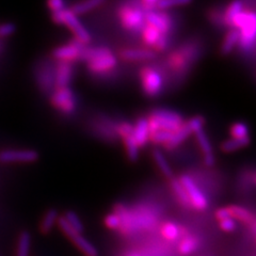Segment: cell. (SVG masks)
Segmentation results:
<instances>
[{"label": "cell", "mask_w": 256, "mask_h": 256, "mask_svg": "<svg viewBox=\"0 0 256 256\" xmlns=\"http://www.w3.org/2000/svg\"><path fill=\"white\" fill-rule=\"evenodd\" d=\"M52 104L57 108L61 114L70 116L74 114L77 106V100L68 86L57 88L52 95Z\"/></svg>", "instance_id": "4"}, {"label": "cell", "mask_w": 256, "mask_h": 256, "mask_svg": "<svg viewBox=\"0 0 256 256\" xmlns=\"http://www.w3.org/2000/svg\"><path fill=\"white\" fill-rule=\"evenodd\" d=\"M171 136H172V132H170L158 130L156 132L150 134V139L153 142H155L156 144H162V143L166 144L171 139Z\"/></svg>", "instance_id": "35"}, {"label": "cell", "mask_w": 256, "mask_h": 256, "mask_svg": "<svg viewBox=\"0 0 256 256\" xmlns=\"http://www.w3.org/2000/svg\"><path fill=\"white\" fill-rule=\"evenodd\" d=\"M171 185H172L174 194H176V196L178 198L180 202L184 206H189V205H191L189 196H188V194H187V191H186L185 188H184V186H182V184L180 182V180H173L171 182Z\"/></svg>", "instance_id": "27"}, {"label": "cell", "mask_w": 256, "mask_h": 256, "mask_svg": "<svg viewBox=\"0 0 256 256\" xmlns=\"http://www.w3.org/2000/svg\"><path fill=\"white\" fill-rule=\"evenodd\" d=\"M160 32L158 29H156L153 26H150V25H146V27L143 28L142 30V36L144 42H146L148 45H152V46H155V44L157 43V41L160 38Z\"/></svg>", "instance_id": "28"}, {"label": "cell", "mask_w": 256, "mask_h": 256, "mask_svg": "<svg viewBox=\"0 0 256 256\" xmlns=\"http://www.w3.org/2000/svg\"><path fill=\"white\" fill-rule=\"evenodd\" d=\"M168 45H169V38L160 36L157 43L155 44V50L158 52H164L168 47Z\"/></svg>", "instance_id": "43"}, {"label": "cell", "mask_w": 256, "mask_h": 256, "mask_svg": "<svg viewBox=\"0 0 256 256\" xmlns=\"http://www.w3.org/2000/svg\"><path fill=\"white\" fill-rule=\"evenodd\" d=\"M116 58L112 54H109L88 63V68L93 75H104L114 70L116 66Z\"/></svg>", "instance_id": "11"}, {"label": "cell", "mask_w": 256, "mask_h": 256, "mask_svg": "<svg viewBox=\"0 0 256 256\" xmlns=\"http://www.w3.org/2000/svg\"><path fill=\"white\" fill-rule=\"evenodd\" d=\"M180 180L184 188L187 191L191 205H194L196 210H205L208 206L207 198L203 194V192L198 188L194 180H192L189 175H182Z\"/></svg>", "instance_id": "9"}, {"label": "cell", "mask_w": 256, "mask_h": 256, "mask_svg": "<svg viewBox=\"0 0 256 256\" xmlns=\"http://www.w3.org/2000/svg\"><path fill=\"white\" fill-rule=\"evenodd\" d=\"M150 134L158 130H166L174 132L184 124L182 118L174 111L166 109H156L152 112L148 118Z\"/></svg>", "instance_id": "1"}, {"label": "cell", "mask_w": 256, "mask_h": 256, "mask_svg": "<svg viewBox=\"0 0 256 256\" xmlns=\"http://www.w3.org/2000/svg\"><path fill=\"white\" fill-rule=\"evenodd\" d=\"M250 141L251 140H250L249 136L244 138H232V139H228L226 142L222 143L221 150L223 152H226V153H230V152H234V150H237L239 148H246V146H249Z\"/></svg>", "instance_id": "20"}, {"label": "cell", "mask_w": 256, "mask_h": 256, "mask_svg": "<svg viewBox=\"0 0 256 256\" xmlns=\"http://www.w3.org/2000/svg\"><path fill=\"white\" fill-rule=\"evenodd\" d=\"M162 233L166 239H169V240H176L180 235L178 226L172 222H168L164 224V226H162Z\"/></svg>", "instance_id": "32"}, {"label": "cell", "mask_w": 256, "mask_h": 256, "mask_svg": "<svg viewBox=\"0 0 256 256\" xmlns=\"http://www.w3.org/2000/svg\"><path fill=\"white\" fill-rule=\"evenodd\" d=\"M118 132L125 137L127 134H132L134 132V126L130 123H122L118 127Z\"/></svg>", "instance_id": "42"}, {"label": "cell", "mask_w": 256, "mask_h": 256, "mask_svg": "<svg viewBox=\"0 0 256 256\" xmlns=\"http://www.w3.org/2000/svg\"><path fill=\"white\" fill-rule=\"evenodd\" d=\"M63 218L68 223V226L76 232H78V233H82L84 230V224L74 212H66Z\"/></svg>", "instance_id": "31"}, {"label": "cell", "mask_w": 256, "mask_h": 256, "mask_svg": "<svg viewBox=\"0 0 256 256\" xmlns=\"http://www.w3.org/2000/svg\"><path fill=\"white\" fill-rule=\"evenodd\" d=\"M79 52L80 50H78L76 47L68 44V45H63L56 48V50L52 52V57L54 59H57L58 61L72 62L73 60L78 59Z\"/></svg>", "instance_id": "17"}, {"label": "cell", "mask_w": 256, "mask_h": 256, "mask_svg": "<svg viewBox=\"0 0 256 256\" xmlns=\"http://www.w3.org/2000/svg\"><path fill=\"white\" fill-rule=\"evenodd\" d=\"M57 222L59 224V228L63 230V233L70 238L72 242L77 246L80 251H82L86 256H98V252L96 250V248L91 242H88L82 234L72 228L68 226V223L66 221V219L63 217L58 218Z\"/></svg>", "instance_id": "6"}, {"label": "cell", "mask_w": 256, "mask_h": 256, "mask_svg": "<svg viewBox=\"0 0 256 256\" xmlns=\"http://www.w3.org/2000/svg\"><path fill=\"white\" fill-rule=\"evenodd\" d=\"M16 30V27L14 24L12 22H6L0 25V36L2 38H6L12 36Z\"/></svg>", "instance_id": "39"}, {"label": "cell", "mask_w": 256, "mask_h": 256, "mask_svg": "<svg viewBox=\"0 0 256 256\" xmlns=\"http://www.w3.org/2000/svg\"><path fill=\"white\" fill-rule=\"evenodd\" d=\"M200 244L198 239L194 236H189L182 240L180 244V252L184 255L190 254L198 249Z\"/></svg>", "instance_id": "29"}, {"label": "cell", "mask_w": 256, "mask_h": 256, "mask_svg": "<svg viewBox=\"0 0 256 256\" xmlns=\"http://www.w3.org/2000/svg\"><path fill=\"white\" fill-rule=\"evenodd\" d=\"M120 56L126 61H150L156 58V52L150 50H124Z\"/></svg>", "instance_id": "14"}, {"label": "cell", "mask_w": 256, "mask_h": 256, "mask_svg": "<svg viewBox=\"0 0 256 256\" xmlns=\"http://www.w3.org/2000/svg\"><path fill=\"white\" fill-rule=\"evenodd\" d=\"M38 159V153L34 150H4L0 152V162L30 164Z\"/></svg>", "instance_id": "8"}, {"label": "cell", "mask_w": 256, "mask_h": 256, "mask_svg": "<svg viewBox=\"0 0 256 256\" xmlns=\"http://www.w3.org/2000/svg\"><path fill=\"white\" fill-rule=\"evenodd\" d=\"M153 157L155 159V162L158 166V168L160 169V171L162 172V174L166 176V178H171L172 176V169L171 166L168 164V160L164 156V154L162 152L155 150L154 153H153Z\"/></svg>", "instance_id": "26"}, {"label": "cell", "mask_w": 256, "mask_h": 256, "mask_svg": "<svg viewBox=\"0 0 256 256\" xmlns=\"http://www.w3.org/2000/svg\"><path fill=\"white\" fill-rule=\"evenodd\" d=\"M216 216L219 220L226 219V218H233L234 220H240L244 223H253L254 222V216L244 207L239 206H230L220 208L216 212Z\"/></svg>", "instance_id": "10"}, {"label": "cell", "mask_w": 256, "mask_h": 256, "mask_svg": "<svg viewBox=\"0 0 256 256\" xmlns=\"http://www.w3.org/2000/svg\"><path fill=\"white\" fill-rule=\"evenodd\" d=\"M31 250V235L29 232L24 230L20 233L18 242L16 256H29Z\"/></svg>", "instance_id": "22"}, {"label": "cell", "mask_w": 256, "mask_h": 256, "mask_svg": "<svg viewBox=\"0 0 256 256\" xmlns=\"http://www.w3.org/2000/svg\"><path fill=\"white\" fill-rule=\"evenodd\" d=\"M132 136L139 148L146 146L148 141L150 140V136L148 118H141L138 120L137 124H136V126L134 127Z\"/></svg>", "instance_id": "15"}, {"label": "cell", "mask_w": 256, "mask_h": 256, "mask_svg": "<svg viewBox=\"0 0 256 256\" xmlns=\"http://www.w3.org/2000/svg\"><path fill=\"white\" fill-rule=\"evenodd\" d=\"M58 212L52 208V210H48L41 221V224H40V230L42 232L43 234H48L54 226V223L58 220Z\"/></svg>", "instance_id": "24"}, {"label": "cell", "mask_w": 256, "mask_h": 256, "mask_svg": "<svg viewBox=\"0 0 256 256\" xmlns=\"http://www.w3.org/2000/svg\"><path fill=\"white\" fill-rule=\"evenodd\" d=\"M220 226L226 232H233L236 228V220L233 218H226L220 220Z\"/></svg>", "instance_id": "41"}, {"label": "cell", "mask_w": 256, "mask_h": 256, "mask_svg": "<svg viewBox=\"0 0 256 256\" xmlns=\"http://www.w3.org/2000/svg\"><path fill=\"white\" fill-rule=\"evenodd\" d=\"M223 16L224 13L219 9H212L210 14H208V18L212 20L214 26L218 27H224V22H223Z\"/></svg>", "instance_id": "36"}, {"label": "cell", "mask_w": 256, "mask_h": 256, "mask_svg": "<svg viewBox=\"0 0 256 256\" xmlns=\"http://www.w3.org/2000/svg\"><path fill=\"white\" fill-rule=\"evenodd\" d=\"M214 156L212 154H208V155H205L204 156V162L207 166H212L214 164Z\"/></svg>", "instance_id": "44"}, {"label": "cell", "mask_w": 256, "mask_h": 256, "mask_svg": "<svg viewBox=\"0 0 256 256\" xmlns=\"http://www.w3.org/2000/svg\"><path fill=\"white\" fill-rule=\"evenodd\" d=\"M130 256H139V255H130Z\"/></svg>", "instance_id": "45"}, {"label": "cell", "mask_w": 256, "mask_h": 256, "mask_svg": "<svg viewBox=\"0 0 256 256\" xmlns=\"http://www.w3.org/2000/svg\"><path fill=\"white\" fill-rule=\"evenodd\" d=\"M52 18L56 24L68 27L75 34V38L79 40L84 45L91 42V34H89V31L84 27L82 24L77 18V16L70 10L64 9L58 12H54L52 14Z\"/></svg>", "instance_id": "2"}, {"label": "cell", "mask_w": 256, "mask_h": 256, "mask_svg": "<svg viewBox=\"0 0 256 256\" xmlns=\"http://www.w3.org/2000/svg\"><path fill=\"white\" fill-rule=\"evenodd\" d=\"M239 42V31L237 29H230L228 34L224 38L223 44L221 46V54L223 56H226L230 54V52L234 50V47Z\"/></svg>", "instance_id": "21"}, {"label": "cell", "mask_w": 256, "mask_h": 256, "mask_svg": "<svg viewBox=\"0 0 256 256\" xmlns=\"http://www.w3.org/2000/svg\"><path fill=\"white\" fill-rule=\"evenodd\" d=\"M47 6L50 8V10L54 13L64 10L66 2H64V0H47Z\"/></svg>", "instance_id": "40"}, {"label": "cell", "mask_w": 256, "mask_h": 256, "mask_svg": "<svg viewBox=\"0 0 256 256\" xmlns=\"http://www.w3.org/2000/svg\"><path fill=\"white\" fill-rule=\"evenodd\" d=\"M38 82L45 93L52 91L54 86H56V68L50 63L45 64L38 72Z\"/></svg>", "instance_id": "12"}, {"label": "cell", "mask_w": 256, "mask_h": 256, "mask_svg": "<svg viewBox=\"0 0 256 256\" xmlns=\"http://www.w3.org/2000/svg\"><path fill=\"white\" fill-rule=\"evenodd\" d=\"M192 2V0H159L156 4V9L158 10H166L170 9L173 6H186Z\"/></svg>", "instance_id": "33"}, {"label": "cell", "mask_w": 256, "mask_h": 256, "mask_svg": "<svg viewBox=\"0 0 256 256\" xmlns=\"http://www.w3.org/2000/svg\"><path fill=\"white\" fill-rule=\"evenodd\" d=\"M120 18H121L123 27L134 34L142 32L146 25V18H144V10L139 6L130 4L123 6L120 9Z\"/></svg>", "instance_id": "3"}, {"label": "cell", "mask_w": 256, "mask_h": 256, "mask_svg": "<svg viewBox=\"0 0 256 256\" xmlns=\"http://www.w3.org/2000/svg\"><path fill=\"white\" fill-rule=\"evenodd\" d=\"M192 134L190 127L187 123H184L178 130L172 132L171 139L166 143V148L168 150H174L178 148L180 143L185 141L189 136Z\"/></svg>", "instance_id": "16"}, {"label": "cell", "mask_w": 256, "mask_h": 256, "mask_svg": "<svg viewBox=\"0 0 256 256\" xmlns=\"http://www.w3.org/2000/svg\"><path fill=\"white\" fill-rule=\"evenodd\" d=\"M105 224L109 228L118 230V228H120V226H121L122 220H121V218H120L118 214H110L107 216L106 219H105Z\"/></svg>", "instance_id": "37"}, {"label": "cell", "mask_w": 256, "mask_h": 256, "mask_svg": "<svg viewBox=\"0 0 256 256\" xmlns=\"http://www.w3.org/2000/svg\"><path fill=\"white\" fill-rule=\"evenodd\" d=\"M192 132H196L198 130H203V126L205 124V120L203 116H194L192 118L189 122H187Z\"/></svg>", "instance_id": "38"}, {"label": "cell", "mask_w": 256, "mask_h": 256, "mask_svg": "<svg viewBox=\"0 0 256 256\" xmlns=\"http://www.w3.org/2000/svg\"><path fill=\"white\" fill-rule=\"evenodd\" d=\"M244 0H234V2L228 6L226 11L224 12V16H223L224 27H228L230 29H233V27H232V22H233V20L240 12L244 11Z\"/></svg>", "instance_id": "19"}, {"label": "cell", "mask_w": 256, "mask_h": 256, "mask_svg": "<svg viewBox=\"0 0 256 256\" xmlns=\"http://www.w3.org/2000/svg\"><path fill=\"white\" fill-rule=\"evenodd\" d=\"M104 2V0H84L82 2H78L72 6L70 11L73 12L76 16L77 15H82L84 13L90 12L96 8L100 6Z\"/></svg>", "instance_id": "23"}, {"label": "cell", "mask_w": 256, "mask_h": 256, "mask_svg": "<svg viewBox=\"0 0 256 256\" xmlns=\"http://www.w3.org/2000/svg\"><path fill=\"white\" fill-rule=\"evenodd\" d=\"M111 54L110 50L106 47H91V48H84V50L79 52L78 60L80 61H86L88 63L94 61L98 58L104 57Z\"/></svg>", "instance_id": "18"}, {"label": "cell", "mask_w": 256, "mask_h": 256, "mask_svg": "<svg viewBox=\"0 0 256 256\" xmlns=\"http://www.w3.org/2000/svg\"><path fill=\"white\" fill-rule=\"evenodd\" d=\"M144 18L150 26H153L159 30L160 34L169 38L173 28V22L170 15L155 10H144Z\"/></svg>", "instance_id": "7"}, {"label": "cell", "mask_w": 256, "mask_h": 256, "mask_svg": "<svg viewBox=\"0 0 256 256\" xmlns=\"http://www.w3.org/2000/svg\"><path fill=\"white\" fill-rule=\"evenodd\" d=\"M142 89L150 98H156L162 92L164 78L155 68H144L141 70Z\"/></svg>", "instance_id": "5"}, {"label": "cell", "mask_w": 256, "mask_h": 256, "mask_svg": "<svg viewBox=\"0 0 256 256\" xmlns=\"http://www.w3.org/2000/svg\"><path fill=\"white\" fill-rule=\"evenodd\" d=\"M230 134L234 138H244L249 136V127H248L244 123L238 122L232 126Z\"/></svg>", "instance_id": "34"}, {"label": "cell", "mask_w": 256, "mask_h": 256, "mask_svg": "<svg viewBox=\"0 0 256 256\" xmlns=\"http://www.w3.org/2000/svg\"><path fill=\"white\" fill-rule=\"evenodd\" d=\"M196 136V140L200 144V148L203 150L204 155H208V154H212V144L210 139H208L207 134H205V132L203 130H198L196 132H194Z\"/></svg>", "instance_id": "30"}, {"label": "cell", "mask_w": 256, "mask_h": 256, "mask_svg": "<svg viewBox=\"0 0 256 256\" xmlns=\"http://www.w3.org/2000/svg\"><path fill=\"white\" fill-rule=\"evenodd\" d=\"M123 140L125 143L127 157L130 158V162H137L139 158V146L137 142H136L132 134L125 136V137H123Z\"/></svg>", "instance_id": "25"}, {"label": "cell", "mask_w": 256, "mask_h": 256, "mask_svg": "<svg viewBox=\"0 0 256 256\" xmlns=\"http://www.w3.org/2000/svg\"><path fill=\"white\" fill-rule=\"evenodd\" d=\"M73 77V66L68 61H59L56 66V86L66 88L70 84Z\"/></svg>", "instance_id": "13"}]
</instances>
